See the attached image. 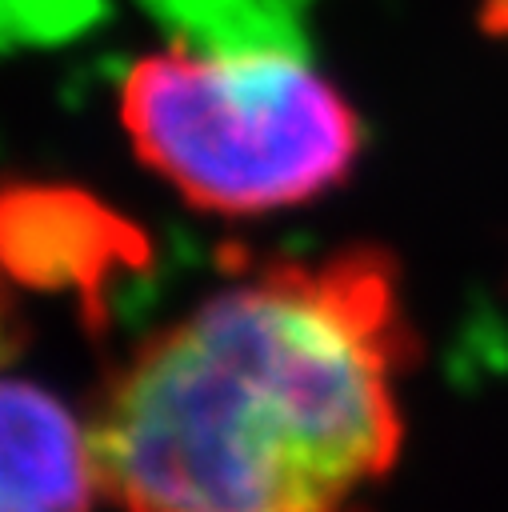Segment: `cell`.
<instances>
[{
    "label": "cell",
    "instance_id": "cell-1",
    "mask_svg": "<svg viewBox=\"0 0 508 512\" xmlns=\"http://www.w3.org/2000/svg\"><path fill=\"white\" fill-rule=\"evenodd\" d=\"M416 340L388 252L268 260L152 332L88 420L120 512H364Z\"/></svg>",
    "mask_w": 508,
    "mask_h": 512
},
{
    "label": "cell",
    "instance_id": "cell-2",
    "mask_svg": "<svg viewBox=\"0 0 508 512\" xmlns=\"http://www.w3.org/2000/svg\"><path fill=\"white\" fill-rule=\"evenodd\" d=\"M136 156L188 204L256 216L336 188L360 156V116L280 44H168L120 84Z\"/></svg>",
    "mask_w": 508,
    "mask_h": 512
},
{
    "label": "cell",
    "instance_id": "cell-3",
    "mask_svg": "<svg viewBox=\"0 0 508 512\" xmlns=\"http://www.w3.org/2000/svg\"><path fill=\"white\" fill-rule=\"evenodd\" d=\"M88 424L48 388L0 376V512H92Z\"/></svg>",
    "mask_w": 508,
    "mask_h": 512
},
{
    "label": "cell",
    "instance_id": "cell-4",
    "mask_svg": "<svg viewBox=\"0 0 508 512\" xmlns=\"http://www.w3.org/2000/svg\"><path fill=\"white\" fill-rule=\"evenodd\" d=\"M480 20L492 36L508 40V0H480Z\"/></svg>",
    "mask_w": 508,
    "mask_h": 512
}]
</instances>
